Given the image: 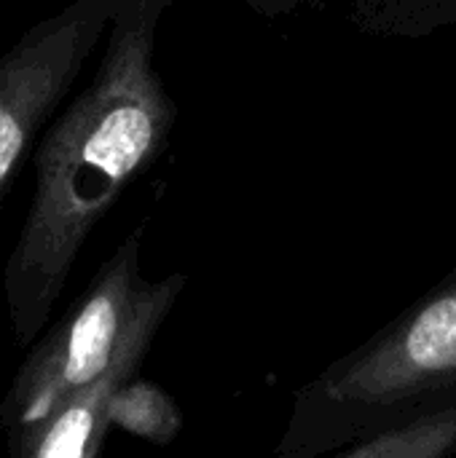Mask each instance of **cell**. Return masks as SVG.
<instances>
[{"instance_id": "1", "label": "cell", "mask_w": 456, "mask_h": 458, "mask_svg": "<svg viewBox=\"0 0 456 458\" xmlns=\"http://www.w3.org/2000/svg\"><path fill=\"white\" fill-rule=\"evenodd\" d=\"M172 3L116 0L91 81L38 145L32 204L5 268L22 344L46 322L91 228L169 142L177 105L156 67V43Z\"/></svg>"}, {"instance_id": "2", "label": "cell", "mask_w": 456, "mask_h": 458, "mask_svg": "<svg viewBox=\"0 0 456 458\" xmlns=\"http://www.w3.org/2000/svg\"><path fill=\"white\" fill-rule=\"evenodd\" d=\"M116 0H70L0 56V199L38 131L105 43Z\"/></svg>"}, {"instance_id": "3", "label": "cell", "mask_w": 456, "mask_h": 458, "mask_svg": "<svg viewBox=\"0 0 456 458\" xmlns=\"http://www.w3.org/2000/svg\"><path fill=\"white\" fill-rule=\"evenodd\" d=\"M137 236H132L105 266L81 309L24 365L3 408L13 435L48 419L110 368L137 298Z\"/></svg>"}, {"instance_id": "4", "label": "cell", "mask_w": 456, "mask_h": 458, "mask_svg": "<svg viewBox=\"0 0 456 458\" xmlns=\"http://www.w3.org/2000/svg\"><path fill=\"white\" fill-rule=\"evenodd\" d=\"M456 376V282L435 293L400 327L339 373L328 394L339 403L387 405Z\"/></svg>"}, {"instance_id": "5", "label": "cell", "mask_w": 456, "mask_h": 458, "mask_svg": "<svg viewBox=\"0 0 456 458\" xmlns=\"http://www.w3.org/2000/svg\"><path fill=\"white\" fill-rule=\"evenodd\" d=\"M177 279L137 290L132 314L126 319L121 344L110 368L75 392L48 419L24 429L16 437L13 458H97L105 429L110 424V400L132 378L151 338L177 295Z\"/></svg>"}, {"instance_id": "6", "label": "cell", "mask_w": 456, "mask_h": 458, "mask_svg": "<svg viewBox=\"0 0 456 458\" xmlns=\"http://www.w3.org/2000/svg\"><path fill=\"white\" fill-rule=\"evenodd\" d=\"M456 448V408L390 429L341 458H446Z\"/></svg>"}, {"instance_id": "7", "label": "cell", "mask_w": 456, "mask_h": 458, "mask_svg": "<svg viewBox=\"0 0 456 458\" xmlns=\"http://www.w3.org/2000/svg\"><path fill=\"white\" fill-rule=\"evenodd\" d=\"M110 424H118L121 429L145 437V440H156V443H167L175 437L177 427H180V416L177 408L172 405V400L145 384H124L113 400H110Z\"/></svg>"}, {"instance_id": "8", "label": "cell", "mask_w": 456, "mask_h": 458, "mask_svg": "<svg viewBox=\"0 0 456 458\" xmlns=\"http://www.w3.org/2000/svg\"><path fill=\"white\" fill-rule=\"evenodd\" d=\"M374 19L390 32H427L456 21V0H379Z\"/></svg>"}, {"instance_id": "9", "label": "cell", "mask_w": 456, "mask_h": 458, "mask_svg": "<svg viewBox=\"0 0 456 458\" xmlns=\"http://www.w3.org/2000/svg\"><path fill=\"white\" fill-rule=\"evenodd\" d=\"M306 3H309V0H247V5H250L258 16H266V19L293 13L296 8H301V5H306Z\"/></svg>"}]
</instances>
